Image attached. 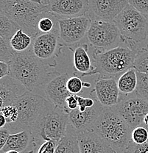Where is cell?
Segmentation results:
<instances>
[{
    "label": "cell",
    "instance_id": "f6af8a7d",
    "mask_svg": "<svg viewBox=\"0 0 148 153\" xmlns=\"http://www.w3.org/2000/svg\"><path fill=\"white\" fill-rule=\"evenodd\" d=\"M145 43H146V45H148V37H147V40H146Z\"/></svg>",
    "mask_w": 148,
    "mask_h": 153
},
{
    "label": "cell",
    "instance_id": "4fadbf2b",
    "mask_svg": "<svg viewBox=\"0 0 148 153\" xmlns=\"http://www.w3.org/2000/svg\"><path fill=\"white\" fill-rule=\"evenodd\" d=\"M69 78L67 73L59 74L54 76L44 85V91L48 98L55 107L61 108L66 112H69V109L66 106V100L69 95L72 94L67 88V80Z\"/></svg>",
    "mask_w": 148,
    "mask_h": 153
},
{
    "label": "cell",
    "instance_id": "83f0119b",
    "mask_svg": "<svg viewBox=\"0 0 148 153\" xmlns=\"http://www.w3.org/2000/svg\"><path fill=\"white\" fill-rule=\"evenodd\" d=\"M14 53L15 51L11 47L10 41L0 36V61L9 63L12 60Z\"/></svg>",
    "mask_w": 148,
    "mask_h": 153
},
{
    "label": "cell",
    "instance_id": "cb8c5ba5",
    "mask_svg": "<svg viewBox=\"0 0 148 153\" xmlns=\"http://www.w3.org/2000/svg\"><path fill=\"white\" fill-rule=\"evenodd\" d=\"M20 27L5 13L0 10V36L10 41Z\"/></svg>",
    "mask_w": 148,
    "mask_h": 153
},
{
    "label": "cell",
    "instance_id": "52a82bcc",
    "mask_svg": "<svg viewBox=\"0 0 148 153\" xmlns=\"http://www.w3.org/2000/svg\"><path fill=\"white\" fill-rule=\"evenodd\" d=\"M123 39L145 43L148 37V19L128 3L114 19Z\"/></svg>",
    "mask_w": 148,
    "mask_h": 153
},
{
    "label": "cell",
    "instance_id": "ee69618b",
    "mask_svg": "<svg viewBox=\"0 0 148 153\" xmlns=\"http://www.w3.org/2000/svg\"><path fill=\"white\" fill-rule=\"evenodd\" d=\"M143 126H144V127H145L148 130V124H143ZM147 142H148V141H147Z\"/></svg>",
    "mask_w": 148,
    "mask_h": 153
},
{
    "label": "cell",
    "instance_id": "8fae6325",
    "mask_svg": "<svg viewBox=\"0 0 148 153\" xmlns=\"http://www.w3.org/2000/svg\"><path fill=\"white\" fill-rule=\"evenodd\" d=\"M128 4V0H88L86 15L91 21H114Z\"/></svg>",
    "mask_w": 148,
    "mask_h": 153
},
{
    "label": "cell",
    "instance_id": "f546056e",
    "mask_svg": "<svg viewBox=\"0 0 148 153\" xmlns=\"http://www.w3.org/2000/svg\"><path fill=\"white\" fill-rule=\"evenodd\" d=\"M67 88L69 91L72 94H77L82 91L84 86V82L80 78L77 76H71L67 80Z\"/></svg>",
    "mask_w": 148,
    "mask_h": 153
},
{
    "label": "cell",
    "instance_id": "7a4b0ae2",
    "mask_svg": "<svg viewBox=\"0 0 148 153\" xmlns=\"http://www.w3.org/2000/svg\"><path fill=\"white\" fill-rule=\"evenodd\" d=\"M88 130L97 133L116 153H126L132 141V129L111 107H105Z\"/></svg>",
    "mask_w": 148,
    "mask_h": 153
},
{
    "label": "cell",
    "instance_id": "44dd1931",
    "mask_svg": "<svg viewBox=\"0 0 148 153\" xmlns=\"http://www.w3.org/2000/svg\"><path fill=\"white\" fill-rule=\"evenodd\" d=\"M137 74L136 68L131 67L121 74L117 79V85L120 95L127 96L136 91Z\"/></svg>",
    "mask_w": 148,
    "mask_h": 153
},
{
    "label": "cell",
    "instance_id": "d6a6232c",
    "mask_svg": "<svg viewBox=\"0 0 148 153\" xmlns=\"http://www.w3.org/2000/svg\"><path fill=\"white\" fill-rule=\"evenodd\" d=\"M58 143L54 141H44L38 148L36 153H55V148Z\"/></svg>",
    "mask_w": 148,
    "mask_h": 153
},
{
    "label": "cell",
    "instance_id": "ffe728a7",
    "mask_svg": "<svg viewBox=\"0 0 148 153\" xmlns=\"http://www.w3.org/2000/svg\"><path fill=\"white\" fill-rule=\"evenodd\" d=\"M87 44H79L76 47L73 53V63L75 69L82 74L90 72L94 69L91 58L88 54Z\"/></svg>",
    "mask_w": 148,
    "mask_h": 153
},
{
    "label": "cell",
    "instance_id": "2e32d148",
    "mask_svg": "<svg viewBox=\"0 0 148 153\" xmlns=\"http://www.w3.org/2000/svg\"><path fill=\"white\" fill-rule=\"evenodd\" d=\"M96 98L104 107H112L119 100L120 93L117 85V78L101 77L95 82Z\"/></svg>",
    "mask_w": 148,
    "mask_h": 153
},
{
    "label": "cell",
    "instance_id": "d6986e66",
    "mask_svg": "<svg viewBox=\"0 0 148 153\" xmlns=\"http://www.w3.org/2000/svg\"><path fill=\"white\" fill-rule=\"evenodd\" d=\"M27 91L25 86L10 74L0 79V97L4 100L5 106L12 104Z\"/></svg>",
    "mask_w": 148,
    "mask_h": 153
},
{
    "label": "cell",
    "instance_id": "d4e9b609",
    "mask_svg": "<svg viewBox=\"0 0 148 153\" xmlns=\"http://www.w3.org/2000/svg\"><path fill=\"white\" fill-rule=\"evenodd\" d=\"M57 28H58V19L49 12L44 14L38 22V30H39V35L50 33Z\"/></svg>",
    "mask_w": 148,
    "mask_h": 153
},
{
    "label": "cell",
    "instance_id": "e575fe53",
    "mask_svg": "<svg viewBox=\"0 0 148 153\" xmlns=\"http://www.w3.org/2000/svg\"><path fill=\"white\" fill-rule=\"evenodd\" d=\"M10 135V132L8 129L6 127L0 128V151L3 149V147L5 145L7 140L8 138L9 135Z\"/></svg>",
    "mask_w": 148,
    "mask_h": 153
},
{
    "label": "cell",
    "instance_id": "f35d334b",
    "mask_svg": "<svg viewBox=\"0 0 148 153\" xmlns=\"http://www.w3.org/2000/svg\"><path fill=\"white\" fill-rule=\"evenodd\" d=\"M6 125H7V119L2 113L0 111V128L5 127Z\"/></svg>",
    "mask_w": 148,
    "mask_h": 153
},
{
    "label": "cell",
    "instance_id": "d590c367",
    "mask_svg": "<svg viewBox=\"0 0 148 153\" xmlns=\"http://www.w3.org/2000/svg\"><path fill=\"white\" fill-rule=\"evenodd\" d=\"M66 106H67V108L69 111H71V110L77 109L78 108V102H77V100L76 98L75 94H71L69 95V97L66 98Z\"/></svg>",
    "mask_w": 148,
    "mask_h": 153
},
{
    "label": "cell",
    "instance_id": "e0dca14e",
    "mask_svg": "<svg viewBox=\"0 0 148 153\" xmlns=\"http://www.w3.org/2000/svg\"><path fill=\"white\" fill-rule=\"evenodd\" d=\"M39 146L30 130H25L9 135L0 153L16 150L21 153H36Z\"/></svg>",
    "mask_w": 148,
    "mask_h": 153
},
{
    "label": "cell",
    "instance_id": "484cf974",
    "mask_svg": "<svg viewBox=\"0 0 148 153\" xmlns=\"http://www.w3.org/2000/svg\"><path fill=\"white\" fill-rule=\"evenodd\" d=\"M133 67L137 71L148 74V45L140 48L138 51Z\"/></svg>",
    "mask_w": 148,
    "mask_h": 153
},
{
    "label": "cell",
    "instance_id": "1f68e13d",
    "mask_svg": "<svg viewBox=\"0 0 148 153\" xmlns=\"http://www.w3.org/2000/svg\"><path fill=\"white\" fill-rule=\"evenodd\" d=\"M128 3L148 19V0H128Z\"/></svg>",
    "mask_w": 148,
    "mask_h": 153
},
{
    "label": "cell",
    "instance_id": "bcb514c9",
    "mask_svg": "<svg viewBox=\"0 0 148 153\" xmlns=\"http://www.w3.org/2000/svg\"><path fill=\"white\" fill-rule=\"evenodd\" d=\"M126 153H128V152H126Z\"/></svg>",
    "mask_w": 148,
    "mask_h": 153
},
{
    "label": "cell",
    "instance_id": "4316f807",
    "mask_svg": "<svg viewBox=\"0 0 148 153\" xmlns=\"http://www.w3.org/2000/svg\"><path fill=\"white\" fill-rule=\"evenodd\" d=\"M137 85L136 93L148 101V74L136 71Z\"/></svg>",
    "mask_w": 148,
    "mask_h": 153
},
{
    "label": "cell",
    "instance_id": "7402d4cb",
    "mask_svg": "<svg viewBox=\"0 0 148 153\" xmlns=\"http://www.w3.org/2000/svg\"><path fill=\"white\" fill-rule=\"evenodd\" d=\"M33 41V38L20 28L10 38V44L15 52H21L29 49Z\"/></svg>",
    "mask_w": 148,
    "mask_h": 153
},
{
    "label": "cell",
    "instance_id": "836d02e7",
    "mask_svg": "<svg viewBox=\"0 0 148 153\" xmlns=\"http://www.w3.org/2000/svg\"><path fill=\"white\" fill-rule=\"evenodd\" d=\"M127 152L128 153H148V142L141 144L133 143L131 141L128 146Z\"/></svg>",
    "mask_w": 148,
    "mask_h": 153
},
{
    "label": "cell",
    "instance_id": "5bb4252c",
    "mask_svg": "<svg viewBox=\"0 0 148 153\" xmlns=\"http://www.w3.org/2000/svg\"><path fill=\"white\" fill-rule=\"evenodd\" d=\"M58 28L47 33L40 34L33 39L31 49L36 57L42 61L53 58L58 51Z\"/></svg>",
    "mask_w": 148,
    "mask_h": 153
},
{
    "label": "cell",
    "instance_id": "b9f144b4",
    "mask_svg": "<svg viewBox=\"0 0 148 153\" xmlns=\"http://www.w3.org/2000/svg\"><path fill=\"white\" fill-rule=\"evenodd\" d=\"M4 153H21V152H18V151H16V150H9V151H7V152H6Z\"/></svg>",
    "mask_w": 148,
    "mask_h": 153
},
{
    "label": "cell",
    "instance_id": "5b68a950",
    "mask_svg": "<svg viewBox=\"0 0 148 153\" xmlns=\"http://www.w3.org/2000/svg\"><path fill=\"white\" fill-rule=\"evenodd\" d=\"M47 12L48 4L41 0H18L5 13L34 39L39 35L38 22Z\"/></svg>",
    "mask_w": 148,
    "mask_h": 153
},
{
    "label": "cell",
    "instance_id": "4dcf8cb0",
    "mask_svg": "<svg viewBox=\"0 0 148 153\" xmlns=\"http://www.w3.org/2000/svg\"><path fill=\"white\" fill-rule=\"evenodd\" d=\"M1 112L7 119V124L14 123L18 119V110L14 105H6L1 109Z\"/></svg>",
    "mask_w": 148,
    "mask_h": 153
},
{
    "label": "cell",
    "instance_id": "60d3db41",
    "mask_svg": "<svg viewBox=\"0 0 148 153\" xmlns=\"http://www.w3.org/2000/svg\"><path fill=\"white\" fill-rule=\"evenodd\" d=\"M144 124H148V113L144 118Z\"/></svg>",
    "mask_w": 148,
    "mask_h": 153
},
{
    "label": "cell",
    "instance_id": "74e56055",
    "mask_svg": "<svg viewBox=\"0 0 148 153\" xmlns=\"http://www.w3.org/2000/svg\"><path fill=\"white\" fill-rule=\"evenodd\" d=\"M10 74V67L6 62L0 61V79Z\"/></svg>",
    "mask_w": 148,
    "mask_h": 153
},
{
    "label": "cell",
    "instance_id": "277c9868",
    "mask_svg": "<svg viewBox=\"0 0 148 153\" xmlns=\"http://www.w3.org/2000/svg\"><path fill=\"white\" fill-rule=\"evenodd\" d=\"M68 125H69L68 113L47 100L32 129V133L39 146L45 141L58 142L66 135Z\"/></svg>",
    "mask_w": 148,
    "mask_h": 153
},
{
    "label": "cell",
    "instance_id": "7c38bea8",
    "mask_svg": "<svg viewBox=\"0 0 148 153\" xmlns=\"http://www.w3.org/2000/svg\"><path fill=\"white\" fill-rule=\"evenodd\" d=\"M49 13L58 19L86 15L88 0H49Z\"/></svg>",
    "mask_w": 148,
    "mask_h": 153
},
{
    "label": "cell",
    "instance_id": "ba28073f",
    "mask_svg": "<svg viewBox=\"0 0 148 153\" xmlns=\"http://www.w3.org/2000/svg\"><path fill=\"white\" fill-rule=\"evenodd\" d=\"M86 38L92 47L101 51L115 48L123 42L122 35L114 21L92 20Z\"/></svg>",
    "mask_w": 148,
    "mask_h": 153
},
{
    "label": "cell",
    "instance_id": "9c48e42d",
    "mask_svg": "<svg viewBox=\"0 0 148 153\" xmlns=\"http://www.w3.org/2000/svg\"><path fill=\"white\" fill-rule=\"evenodd\" d=\"M111 108L133 130L144 124V118L148 113V101L134 92L119 97L118 103Z\"/></svg>",
    "mask_w": 148,
    "mask_h": 153
},
{
    "label": "cell",
    "instance_id": "8992f818",
    "mask_svg": "<svg viewBox=\"0 0 148 153\" xmlns=\"http://www.w3.org/2000/svg\"><path fill=\"white\" fill-rule=\"evenodd\" d=\"M46 102L47 100L41 96L27 91L12 103L18 110V119L14 123L7 124L5 127L8 129L10 134L25 130L32 132Z\"/></svg>",
    "mask_w": 148,
    "mask_h": 153
},
{
    "label": "cell",
    "instance_id": "7bdbcfd3",
    "mask_svg": "<svg viewBox=\"0 0 148 153\" xmlns=\"http://www.w3.org/2000/svg\"><path fill=\"white\" fill-rule=\"evenodd\" d=\"M41 1H43V3H44V4H48L49 2V0H41Z\"/></svg>",
    "mask_w": 148,
    "mask_h": 153
},
{
    "label": "cell",
    "instance_id": "6da1fadb",
    "mask_svg": "<svg viewBox=\"0 0 148 153\" xmlns=\"http://www.w3.org/2000/svg\"><path fill=\"white\" fill-rule=\"evenodd\" d=\"M142 44L123 39L118 47L101 51L95 49L93 53L94 69L82 74L83 77L100 74L103 77H114L118 79L121 74L133 67L137 52Z\"/></svg>",
    "mask_w": 148,
    "mask_h": 153
},
{
    "label": "cell",
    "instance_id": "f1b7e54d",
    "mask_svg": "<svg viewBox=\"0 0 148 153\" xmlns=\"http://www.w3.org/2000/svg\"><path fill=\"white\" fill-rule=\"evenodd\" d=\"M131 141L133 143L141 144L148 141V130L144 126H138L132 130Z\"/></svg>",
    "mask_w": 148,
    "mask_h": 153
},
{
    "label": "cell",
    "instance_id": "30bf717a",
    "mask_svg": "<svg viewBox=\"0 0 148 153\" xmlns=\"http://www.w3.org/2000/svg\"><path fill=\"white\" fill-rule=\"evenodd\" d=\"M91 23L88 15L58 19L59 37L66 45L78 44L86 36Z\"/></svg>",
    "mask_w": 148,
    "mask_h": 153
},
{
    "label": "cell",
    "instance_id": "ac0fdd59",
    "mask_svg": "<svg viewBox=\"0 0 148 153\" xmlns=\"http://www.w3.org/2000/svg\"><path fill=\"white\" fill-rule=\"evenodd\" d=\"M80 153H116L108 143L92 130L77 134Z\"/></svg>",
    "mask_w": 148,
    "mask_h": 153
},
{
    "label": "cell",
    "instance_id": "603a6c76",
    "mask_svg": "<svg viewBox=\"0 0 148 153\" xmlns=\"http://www.w3.org/2000/svg\"><path fill=\"white\" fill-rule=\"evenodd\" d=\"M55 153H80L77 135L66 134L58 141Z\"/></svg>",
    "mask_w": 148,
    "mask_h": 153
},
{
    "label": "cell",
    "instance_id": "9a60e30c",
    "mask_svg": "<svg viewBox=\"0 0 148 153\" xmlns=\"http://www.w3.org/2000/svg\"><path fill=\"white\" fill-rule=\"evenodd\" d=\"M104 108L97 99L95 104L91 108H87L85 111H79L78 108L69 111L68 112L69 125L74 129L76 134L89 130Z\"/></svg>",
    "mask_w": 148,
    "mask_h": 153
},
{
    "label": "cell",
    "instance_id": "3957f363",
    "mask_svg": "<svg viewBox=\"0 0 148 153\" xmlns=\"http://www.w3.org/2000/svg\"><path fill=\"white\" fill-rule=\"evenodd\" d=\"M8 64L10 75L20 82L29 91H33L50 80L51 74L45 63L35 56L31 47L24 52H15Z\"/></svg>",
    "mask_w": 148,
    "mask_h": 153
},
{
    "label": "cell",
    "instance_id": "8d00e7d4",
    "mask_svg": "<svg viewBox=\"0 0 148 153\" xmlns=\"http://www.w3.org/2000/svg\"><path fill=\"white\" fill-rule=\"evenodd\" d=\"M16 1L18 0H0V10L6 13Z\"/></svg>",
    "mask_w": 148,
    "mask_h": 153
},
{
    "label": "cell",
    "instance_id": "ab89813d",
    "mask_svg": "<svg viewBox=\"0 0 148 153\" xmlns=\"http://www.w3.org/2000/svg\"><path fill=\"white\" fill-rule=\"evenodd\" d=\"M4 106H5V103H4V100L0 97V111H1V109H2Z\"/></svg>",
    "mask_w": 148,
    "mask_h": 153
}]
</instances>
